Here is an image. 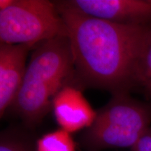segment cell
I'll return each mask as SVG.
<instances>
[{"label":"cell","mask_w":151,"mask_h":151,"mask_svg":"<svg viewBox=\"0 0 151 151\" xmlns=\"http://www.w3.org/2000/svg\"><path fill=\"white\" fill-rule=\"evenodd\" d=\"M72 49L75 86L98 88L112 95L129 93L150 24H119L86 16L55 1Z\"/></svg>","instance_id":"cell-1"},{"label":"cell","mask_w":151,"mask_h":151,"mask_svg":"<svg viewBox=\"0 0 151 151\" xmlns=\"http://www.w3.org/2000/svg\"><path fill=\"white\" fill-rule=\"evenodd\" d=\"M25 75L11 110L28 127L37 126L52 110L55 96L75 86L74 66L67 36L43 41L33 48Z\"/></svg>","instance_id":"cell-2"},{"label":"cell","mask_w":151,"mask_h":151,"mask_svg":"<svg viewBox=\"0 0 151 151\" xmlns=\"http://www.w3.org/2000/svg\"><path fill=\"white\" fill-rule=\"evenodd\" d=\"M150 127L151 103L136 99L129 93L118 94L96 111L93 122L79 141L88 151L131 148Z\"/></svg>","instance_id":"cell-3"},{"label":"cell","mask_w":151,"mask_h":151,"mask_svg":"<svg viewBox=\"0 0 151 151\" xmlns=\"http://www.w3.org/2000/svg\"><path fill=\"white\" fill-rule=\"evenodd\" d=\"M59 36H67V29L55 1L14 0L0 10V43L34 48Z\"/></svg>","instance_id":"cell-4"},{"label":"cell","mask_w":151,"mask_h":151,"mask_svg":"<svg viewBox=\"0 0 151 151\" xmlns=\"http://www.w3.org/2000/svg\"><path fill=\"white\" fill-rule=\"evenodd\" d=\"M60 5L86 16L119 24H151V0H62Z\"/></svg>","instance_id":"cell-5"},{"label":"cell","mask_w":151,"mask_h":151,"mask_svg":"<svg viewBox=\"0 0 151 151\" xmlns=\"http://www.w3.org/2000/svg\"><path fill=\"white\" fill-rule=\"evenodd\" d=\"M27 45L0 43V117L14 104L21 88L27 65Z\"/></svg>","instance_id":"cell-6"},{"label":"cell","mask_w":151,"mask_h":151,"mask_svg":"<svg viewBox=\"0 0 151 151\" xmlns=\"http://www.w3.org/2000/svg\"><path fill=\"white\" fill-rule=\"evenodd\" d=\"M52 110L60 129L70 134L88 128L96 117V111L84 97L82 90L72 85L65 86L56 94Z\"/></svg>","instance_id":"cell-7"},{"label":"cell","mask_w":151,"mask_h":151,"mask_svg":"<svg viewBox=\"0 0 151 151\" xmlns=\"http://www.w3.org/2000/svg\"><path fill=\"white\" fill-rule=\"evenodd\" d=\"M135 87L143 89L146 94L151 90V24L138 58Z\"/></svg>","instance_id":"cell-8"},{"label":"cell","mask_w":151,"mask_h":151,"mask_svg":"<svg viewBox=\"0 0 151 151\" xmlns=\"http://www.w3.org/2000/svg\"><path fill=\"white\" fill-rule=\"evenodd\" d=\"M35 151H76V144L70 133L60 128L39 138Z\"/></svg>","instance_id":"cell-9"},{"label":"cell","mask_w":151,"mask_h":151,"mask_svg":"<svg viewBox=\"0 0 151 151\" xmlns=\"http://www.w3.org/2000/svg\"><path fill=\"white\" fill-rule=\"evenodd\" d=\"M0 151H35L24 138L9 130L1 133Z\"/></svg>","instance_id":"cell-10"},{"label":"cell","mask_w":151,"mask_h":151,"mask_svg":"<svg viewBox=\"0 0 151 151\" xmlns=\"http://www.w3.org/2000/svg\"><path fill=\"white\" fill-rule=\"evenodd\" d=\"M129 151H151V127L141 136Z\"/></svg>","instance_id":"cell-11"},{"label":"cell","mask_w":151,"mask_h":151,"mask_svg":"<svg viewBox=\"0 0 151 151\" xmlns=\"http://www.w3.org/2000/svg\"><path fill=\"white\" fill-rule=\"evenodd\" d=\"M14 0H0V10L8 8L13 3Z\"/></svg>","instance_id":"cell-12"},{"label":"cell","mask_w":151,"mask_h":151,"mask_svg":"<svg viewBox=\"0 0 151 151\" xmlns=\"http://www.w3.org/2000/svg\"><path fill=\"white\" fill-rule=\"evenodd\" d=\"M146 96L149 98V99H151V90H150V91H149L148 93L146 94Z\"/></svg>","instance_id":"cell-13"}]
</instances>
